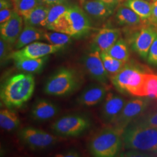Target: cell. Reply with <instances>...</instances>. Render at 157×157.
<instances>
[{"mask_svg":"<svg viewBox=\"0 0 157 157\" xmlns=\"http://www.w3.org/2000/svg\"><path fill=\"white\" fill-rule=\"evenodd\" d=\"M34 88V78L31 73L13 75L1 86V101L9 108L21 107L31 98Z\"/></svg>","mask_w":157,"mask_h":157,"instance_id":"cell-1","label":"cell"},{"mask_svg":"<svg viewBox=\"0 0 157 157\" xmlns=\"http://www.w3.org/2000/svg\"><path fill=\"white\" fill-rule=\"evenodd\" d=\"M150 72L141 65L127 62L116 75L110 77L114 87L121 93L133 97L146 96L144 83L146 75Z\"/></svg>","mask_w":157,"mask_h":157,"instance_id":"cell-2","label":"cell"},{"mask_svg":"<svg viewBox=\"0 0 157 157\" xmlns=\"http://www.w3.org/2000/svg\"><path fill=\"white\" fill-rule=\"evenodd\" d=\"M122 139L128 150L157 155V128L129 124L124 130Z\"/></svg>","mask_w":157,"mask_h":157,"instance_id":"cell-3","label":"cell"},{"mask_svg":"<svg viewBox=\"0 0 157 157\" xmlns=\"http://www.w3.org/2000/svg\"><path fill=\"white\" fill-rule=\"evenodd\" d=\"M47 29L72 37H80L90 31L91 23L84 10L74 5L70 6L67 11Z\"/></svg>","mask_w":157,"mask_h":157,"instance_id":"cell-4","label":"cell"},{"mask_svg":"<svg viewBox=\"0 0 157 157\" xmlns=\"http://www.w3.org/2000/svg\"><path fill=\"white\" fill-rule=\"evenodd\" d=\"M124 131L113 125L102 129L91 139L89 144L90 152L97 157L116 156L123 144Z\"/></svg>","mask_w":157,"mask_h":157,"instance_id":"cell-5","label":"cell"},{"mask_svg":"<svg viewBox=\"0 0 157 157\" xmlns=\"http://www.w3.org/2000/svg\"><path fill=\"white\" fill-rule=\"evenodd\" d=\"M82 76L75 69L62 67L55 72L46 81L44 92L47 95L61 97L78 90L82 83Z\"/></svg>","mask_w":157,"mask_h":157,"instance_id":"cell-6","label":"cell"},{"mask_svg":"<svg viewBox=\"0 0 157 157\" xmlns=\"http://www.w3.org/2000/svg\"><path fill=\"white\" fill-rule=\"evenodd\" d=\"M90 121L80 115H67L57 119L51 128L56 135L61 137H76L90 128Z\"/></svg>","mask_w":157,"mask_h":157,"instance_id":"cell-7","label":"cell"},{"mask_svg":"<svg viewBox=\"0 0 157 157\" xmlns=\"http://www.w3.org/2000/svg\"><path fill=\"white\" fill-rule=\"evenodd\" d=\"M157 36V26L148 23H143L135 28L130 38L132 49L143 59L147 60L150 47Z\"/></svg>","mask_w":157,"mask_h":157,"instance_id":"cell-8","label":"cell"},{"mask_svg":"<svg viewBox=\"0 0 157 157\" xmlns=\"http://www.w3.org/2000/svg\"><path fill=\"white\" fill-rule=\"evenodd\" d=\"M150 97H135L127 101L123 109L112 125L119 129H124L136 118L146 111L150 104Z\"/></svg>","mask_w":157,"mask_h":157,"instance_id":"cell-9","label":"cell"},{"mask_svg":"<svg viewBox=\"0 0 157 157\" xmlns=\"http://www.w3.org/2000/svg\"><path fill=\"white\" fill-rule=\"evenodd\" d=\"M19 137L24 144L34 150H41L56 144L59 138L41 129L26 127L20 130Z\"/></svg>","mask_w":157,"mask_h":157,"instance_id":"cell-10","label":"cell"},{"mask_svg":"<svg viewBox=\"0 0 157 157\" xmlns=\"http://www.w3.org/2000/svg\"><path fill=\"white\" fill-rule=\"evenodd\" d=\"M65 47L63 45H53L41 42L35 41L13 51L9 56V59L17 61L22 59H36L48 56L62 50Z\"/></svg>","mask_w":157,"mask_h":157,"instance_id":"cell-11","label":"cell"},{"mask_svg":"<svg viewBox=\"0 0 157 157\" xmlns=\"http://www.w3.org/2000/svg\"><path fill=\"white\" fill-rule=\"evenodd\" d=\"M83 63L87 73L92 78L98 83L108 84L110 77L104 66L100 51L93 47L84 56Z\"/></svg>","mask_w":157,"mask_h":157,"instance_id":"cell-12","label":"cell"},{"mask_svg":"<svg viewBox=\"0 0 157 157\" xmlns=\"http://www.w3.org/2000/svg\"><path fill=\"white\" fill-rule=\"evenodd\" d=\"M127 100L122 95L108 92L103 100L101 108V118L103 122L112 125L123 109Z\"/></svg>","mask_w":157,"mask_h":157,"instance_id":"cell-13","label":"cell"},{"mask_svg":"<svg viewBox=\"0 0 157 157\" xmlns=\"http://www.w3.org/2000/svg\"><path fill=\"white\" fill-rule=\"evenodd\" d=\"M108 84L98 83L91 84L86 87L78 98L79 104L86 107H92L97 105L105 98L109 92Z\"/></svg>","mask_w":157,"mask_h":157,"instance_id":"cell-14","label":"cell"},{"mask_svg":"<svg viewBox=\"0 0 157 157\" xmlns=\"http://www.w3.org/2000/svg\"><path fill=\"white\" fill-rule=\"evenodd\" d=\"M23 19L15 11L11 17L0 25L1 38L11 45H14L22 31Z\"/></svg>","mask_w":157,"mask_h":157,"instance_id":"cell-15","label":"cell"},{"mask_svg":"<svg viewBox=\"0 0 157 157\" xmlns=\"http://www.w3.org/2000/svg\"><path fill=\"white\" fill-rule=\"evenodd\" d=\"M82 4L86 13L97 19H105L110 17L117 6L107 4L101 0H84Z\"/></svg>","mask_w":157,"mask_h":157,"instance_id":"cell-16","label":"cell"},{"mask_svg":"<svg viewBox=\"0 0 157 157\" xmlns=\"http://www.w3.org/2000/svg\"><path fill=\"white\" fill-rule=\"evenodd\" d=\"M121 31L119 29L104 28L95 34L93 47L100 52H107L119 39Z\"/></svg>","mask_w":157,"mask_h":157,"instance_id":"cell-17","label":"cell"},{"mask_svg":"<svg viewBox=\"0 0 157 157\" xmlns=\"http://www.w3.org/2000/svg\"><path fill=\"white\" fill-rule=\"evenodd\" d=\"M58 111V107L52 102L45 99H39L32 107L31 116L36 121H46L56 116Z\"/></svg>","mask_w":157,"mask_h":157,"instance_id":"cell-18","label":"cell"},{"mask_svg":"<svg viewBox=\"0 0 157 157\" xmlns=\"http://www.w3.org/2000/svg\"><path fill=\"white\" fill-rule=\"evenodd\" d=\"M44 32V30L37 28V27L25 25L19 38L14 44V48L17 50H19L32 43L43 39Z\"/></svg>","mask_w":157,"mask_h":157,"instance_id":"cell-19","label":"cell"},{"mask_svg":"<svg viewBox=\"0 0 157 157\" xmlns=\"http://www.w3.org/2000/svg\"><path fill=\"white\" fill-rule=\"evenodd\" d=\"M115 19L119 25L126 27H136L143 23L140 17L135 12L124 5L118 8Z\"/></svg>","mask_w":157,"mask_h":157,"instance_id":"cell-20","label":"cell"},{"mask_svg":"<svg viewBox=\"0 0 157 157\" xmlns=\"http://www.w3.org/2000/svg\"><path fill=\"white\" fill-rule=\"evenodd\" d=\"M123 5L132 10L143 22H146L151 17V2L146 0H125Z\"/></svg>","mask_w":157,"mask_h":157,"instance_id":"cell-21","label":"cell"},{"mask_svg":"<svg viewBox=\"0 0 157 157\" xmlns=\"http://www.w3.org/2000/svg\"><path fill=\"white\" fill-rule=\"evenodd\" d=\"M48 56L36 59H22L14 61L16 67L20 71L29 73L40 72L48 60Z\"/></svg>","mask_w":157,"mask_h":157,"instance_id":"cell-22","label":"cell"},{"mask_svg":"<svg viewBox=\"0 0 157 157\" xmlns=\"http://www.w3.org/2000/svg\"><path fill=\"white\" fill-rule=\"evenodd\" d=\"M20 124V119L14 111L3 108L0 111V126L8 132L17 129Z\"/></svg>","mask_w":157,"mask_h":157,"instance_id":"cell-23","label":"cell"},{"mask_svg":"<svg viewBox=\"0 0 157 157\" xmlns=\"http://www.w3.org/2000/svg\"><path fill=\"white\" fill-rule=\"evenodd\" d=\"M49 7L41 4L36 7L33 10L27 15L23 17L25 25H29L35 27L41 26V25L47 16Z\"/></svg>","mask_w":157,"mask_h":157,"instance_id":"cell-24","label":"cell"},{"mask_svg":"<svg viewBox=\"0 0 157 157\" xmlns=\"http://www.w3.org/2000/svg\"><path fill=\"white\" fill-rule=\"evenodd\" d=\"M69 6L70 5H69L67 2L50 6L47 13V16L42 23L41 26L44 27L47 29L50 27L52 25L56 22L67 11Z\"/></svg>","mask_w":157,"mask_h":157,"instance_id":"cell-25","label":"cell"},{"mask_svg":"<svg viewBox=\"0 0 157 157\" xmlns=\"http://www.w3.org/2000/svg\"><path fill=\"white\" fill-rule=\"evenodd\" d=\"M106 52L113 58L123 62H128L130 58L128 43L123 39H119Z\"/></svg>","mask_w":157,"mask_h":157,"instance_id":"cell-26","label":"cell"},{"mask_svg":"<svg viewBox=\"0 0 157 157\" xmlns=\"http://www.w3.org/2000/svg\"><path fill=\"white\" fill-rule=\"evenodd\" d=\"M101 56L104 66L109 77L118 73L127 63L113 58L106 52H101Z\"/></svg>","mask_w":157,"mask_h":157,"instance_id":"cell-27","label":"cell"},{"mask_svg":"<svg viewBox=\"0 0 157 157\" xmlns=\"http://www.w3.org/2000/svg\"><path fill=\"white\" fill-rule=\"evenodd\" d=\"M72 36L58 32H45L43 36V39L53 45H66L72 41Z\"/></svg>","mask_w":157,"mask_h":157,"instance_id":"cell-28","label":"cell"},{"mask_svg":"<svg viewBox=\"0 0 157 157\" xmlns=\"http://www.w3.org/2000/svg\"><path fill=\"white\" fill-rule=\"evenodd\" d=\"M130 124L157 128V109L144 112Z\"/></svg>","mask_w":157,"mask_h":157,"instance_id":"cell-29","label":"cell"},{"mask_svg":"<svg viewBox=\"0 0 157 157\" xmlns=\"http://www.w3.org/2000/svg\"><path fill=\"white\" fill-rule=\"evenodd\" d=\"M41 4H43L41 0H18L15 2L14 9L17 13L24 17Z\"/></svg>","mask_w":157,"mask_h":157,"instance_id":"cell-30","label":"cell"},{"mask_svg":"<svg viewBox=\"0 0 157 157\" xmlns=\"http://www.w3.org/2000/svg\"><path fill=\"white\" fill-rule=\"evenodd\" d=\"M144 90L146 96L157 99V75L151 72L146 74Z\"/></svg>","mask_w":157,"mask_h":157,"instance_id":"cell-31","label":"cell"},{"mask_svg":"<svg viewBox=\"0 0 157 157\" xmlns=\"http://www.w3.org/2000/svg\"><path fill=\"white\" fill-rule=\"evenodd\" d=\"M13 51L12 50V45L5 40L0 39V59L1 63L5 62L9 59V56Z\"/></svg>","mask_w":157,"mask_h":157,"instance_id":"cell-32","label":"cell"},{"mask_svg":"<svg viewBox=\"0 0 157 157\" xmlns=\"http://www.w3.org/2000/svg\"><path fill=\"white\" fill-rule=\"evenodd\" d=\"M147 61L150 65L157 67V36L150 47Z\"/></svg>","mask_w":157,"mask_h":157,"instance_id":"cell-33","label":"cell"},{"mask_svg":"<svg viewBox=\"0 0 157 157\" xmlns=\"http://www.w3.org/2000/svg\"><path fill=\"white\" fill-rule=\"evenodd\" d=\"M151 15L146 22L157 27V0H154L151 1Z\"/></svg>","mask_w":157,"mask_h":157,"instance_id":"cell-34","label":"cell"},{"mask_svg":"<svg viewBox=\"0 0 157 157\" xmlns=\"http://www.w3.org/2000/svg\"><path fill=\"white\" fill-rule=\"evenodd\" d=\"M15 12V9L7 8L0 10V23L6 22L11 17Z\"/></svg>","mask_w":157,"mask_h":157,"instance_id":"cell-35","label":"cell"},{"mask_svg":"<svg viewBox=\"0 0 157 157\" xmlns=\"http://www.w3.org/2000/svg\"><path fill=\"white\" fill-rule=\"evenodd\" d=\"M56 156L58 157H78L80 155H79V154L76 151L69 150L62 154H56Z\"/></svg>","mask_w":157,"mask_h":157,"instance_id":"cell-36","label":"cell"},{"mask_svg":"<svg viewBox=\"0 0 157 157\" xmlns=\"http://www.w3.org/2000/svg\"><path fill=\"white\" fill-rule=\"evenodd\" d=\"M43 4L51 6L57 4L67 2V0H41Z\"/></svg>","mask_w":157,"mask_h":157,"instance_id":"cell-37","label":"cell"},{"mask_svg":"<svg viewBox=\"0 0 157 157\" xmlns=\"http://www.w3.org/2000/svg\"><path fill=\"white\" fill-rule=\"evenodd\" d=\"M12 6V4L10 0H0V10L11 8Z\"/></svg>","mask_w":157,"mask_h":157,"instance_id":"cell-38","label":"cell"},{"mask_svg":"<svg viewBox=\"0 0 157 157\" xmlns=\"http://www.w3.org/2000/svg\"><path fill=\"white\" fill-rule=\"evenodd\" d=\"M101 1L107 4L118 6L119 4L124 2L125 0H101Z\"/></svg>","mask_w":157,"mask_h":157,"instance_id":"cell-39","label":"cell"},{"mask_svg":"<svg viewBox=\"0 0 157 157\" xmlns=\"http://www.w3.org/2000/svg\"><path fill=\"white\" fill-rule=\"evenodd\" d=\"M146 1H150V2H151L152 0H146Z\"/></svg>","mask_w":157,"mask_h":157,"instance_id":"cell-40","label":"cell"},{"mask_svg":"<svg viewBox=\"0 0 157 157\" xmlns=\"http://www.w3.org/2000/svg\"><path fill=\"white\" fill-rule=\"evenodd\" d=\"M80 1H81V2H82L84 1V0H80Z\"/></svg>","mask_w":157,"mask_h":157,"instance_id":"cell-41","label":"cell"},{"mask_svg":"<svg viewBox=\"0 0 157 157\" xmlns=\"http://www.w3.org/2000/svg\"><path fill=\"white\" fill-rule=\"evenodd\" d=\"M15 2H17V1H18V0H13Z\"/></svg>","mask_w":157,"mask_h":157,"instance_id":"cell-42","label":"cell"},{"mask_svg":"<svg viewBox=\"0 0 157 157\" xmlns=\"http://www.w3.org/2000/svg\"><path fill=\"white\" fill-rule=\"evenodd\" d=\"M152 1H154V0H152Z\"/></svg>","mask_w":157,"mask_h":157,"instance_id":"cell-43","label":"cell"}]
</instances>
